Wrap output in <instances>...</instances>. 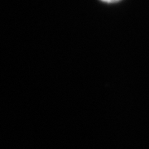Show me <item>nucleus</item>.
<instances>
[{
	"mask_svg": "<svg viewBox=\"0 0 149 149\" xmlns=\"http://www.w3.org/2000/svg\"><path fill=\"white\" fill-rule=\"evenodd\" d=\"M104 3H118L120 0H100Z\"/></svg>",
	"mask_w": 149,
	"mask_h": 149,
	"instance_id": "f257e3e1",
	"label": "nucleus"
}]
</instances>
